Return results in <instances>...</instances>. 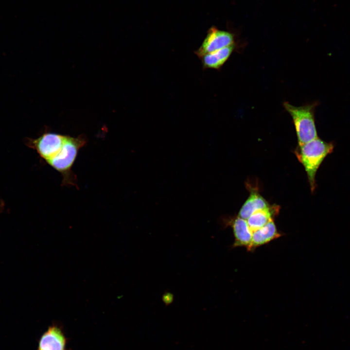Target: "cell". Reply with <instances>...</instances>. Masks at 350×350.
Masks as SVG:
<instances>
[{
  "mask_svg": "<svg viewBox=\"0 0 350 350\" xmlns=\"http://www.w3.org/2000/svg\"><path fill=\"white\" fill-rule=\"evenodd\" d=\"M334 144L317 138L302 145H298L296 155L306 172L312 192L316 188L315 175L320 165L332 153Z\"/></svg>",
  "mask_w": 350,
  "mask_h": 350,
  "instance_id": "cell-1",
  "label": "cell"
},
{
  "mask_svg": "<svg viewBox=\"0 0 350 350\" xmlns=\"http://www.w3.org/2000/svg\"><path fill=\"white\" fill-rule=\"evenodd\" d=\"M87 143L83 136L73 137L67 136L60 151L47 163L62 176L63 185H74L75 178L71 168L79 151Z\"/></svg>",
  "mask_w": 350,
  "mask_h": 350,
  "instance_id": "cell-2",
  "label": "cell"
},
{
  "mask_svg": "<svg viewBox=\"0 0 350 350\" xmlns=\"http://www.w3.org/2000/svg\"><path fill=\"white\" fill-rule=\"evenodd\" d=\"M232 227L235 242L233 246H245L249 250L252 242L253 232L246 220L238 216L228 221Z\"/></svg>",
  "mask_w": 350,
  "mask_h": 350,
  "instance_id": "cell-8",
  "label": "cell"
},
{
  "mask_svg": "<svg viewBox=\"0 0 350 350\" xmlns=\"http://www.w3.org/2000/svg\"><path fill=\"white\" fill-rule=\"evenodd\" d=\"M67 136L52 133H45L37 139L29 140L28 144L48 163L60 151Z\"/></svg>",
  "mask_w": 350,
  "mask_h": 350,
  "instance_id": "cell-4",
  "label": "cell"
},
{
  "mask_svg": "<svg viewBox=\"0 0 350 350\" xmlns=\"http://www.w3.org/2000/svg\"><path fill=\"white\" fill-rule=\"evenodd\" d=\"M66 338L61 328L53 324L40 337L38 350H66Z\"/></svg>",
  "mask_w": 350,
  "mask_h": 350,
  "instance_id": "cell-6",
  "label": "cell"
},
{
  "mask_svg": "<svg viewBox=\"0 0 350 350\" xmlns=\"http://www.w3.org/2000/svg\"><path fill=\"white\" fill-rule=\"evenodd\" d=\"M234 44V36L230 32L210 28L200 47L194 52L200 59L203 55Z\"/></svg>",
  "mask_w": 350,
  "mask_h": 350,
  "instance_id": "cell-5",
  "label": "cell"
},
{
  "mask_svg": "<svg viewBox=\"0 0 350 350\" xmlns=\"http://www.w3.org/2000/svg\"><path fill=\"white\" fill-rule=\"evenodd\" d=\"M316 105L314 103L295 106L288 102L283 103L285 109L293 119L299 146L318 138L315 120Z\"/></svg>",
  "mask_w": 350,
  "mask_h": 350,
  "instance_id": "cell-3",
  "label": "cell"
},
{
  "mask_svg": "<svg viewBox=\"0 0 350 350\" xmlns=\"http://www.w3.org/2000/svg\"><path fill=\"white\" fill-rule=\"evenodd\" d=\"M278 210L272 207L258 210L253 213L246 220L251 230L254 231L260 229L273 219V216L276 214L275 211Z\"/></svg>",
  "mask_w": 350,
  "mask_h": 350,
  "instance_id": "cell-11",
  "label": "cell"
},
{
  "mask_svg": "<svg viewBox=\"0 0 350 350\" xmlns=\"http://www.w3.org/2000/svg\"><path fill=\"white\" fill-rule=\"evenodd\" d=\"M280 236V234L278 231L273 220H272L253 232L251 244L248 250H253Z\"/></svg>",
  "mask_w": 350,
  "mask_h": 350,
  "instance_id": "cell-9",
  "label": "cell"
},
{
  "mask_svg": "<svg viewBox=\"0 0 350 350\" xmlns=\"http://www.w3.org/2000/svg\"><path fill=\"white\" fill-rule=\"evenodd\" d=\"M268 207L267 202L260 194L253 192L242 206L238 217L247 220L256 211Z\"/></svg>",
  "mask_w": 350,
  "mask_h": 350,
  "instance_id": "cell-10",
  "label": "cell"
},
{
  "mask_svg": "<svg viewBox=\"0 0 350 350\" xmlns=\"http://www.w3.org/2000/svg\"><path fill=\"white\" fill-rule=\"evenodd\" d=\"M235 47L234 44H233L202 56L200 59L201 60L203 70H220L234 51Z\"/></svg>",
  "mask_w": 350,
  "mask_h": 350,
  "instance_id": "cell-7",
  "label": "cell"
},
{
  "mask_svg": "<svg viewBox=\"0 0 350 350\" xmlns=\"http://www.w3.org/2000/svg\"><path fill=\"white\" fill-rule=\"evenodd\" d=\"M3 206V203L0 201V210Z\"/></svg>",
  "mask_w": 350,
  "mask_h": 350,
  "instance_id": "cell-12",
  "label": "cell"
}]
</instances>
